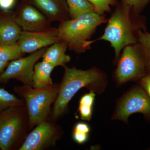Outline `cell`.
<instances>
[{
    "label": "cell",
    "instance_id": "6da1fadb",
    "mask_svg": "<svg viewBox=\"0 0 150 150\" xmlns=\"http://www.w3.org/2000/svg\"><path fill=\"white\" fill-rule=\"evenodd\" d=\"M64 68V73L49 118L55 122L66 113L69 103L81 89L85 88L99 95L105 91L108 83L107 75L97 67L87 70L66 66Z\"/></svg>",
    "mask_w": 150,
    "mask_h": 150
},
{
    "label": "cell",
    "instance_id": "7a4b0ae2",
    "mask_svg": "<svg viewBox=\"0 0 150 150\" xmlns=\"http://www.w3.org/2000/svg\"><path fill=\"white\" fill-rule=\"evenodd\" d=\"M105 29L103 35L96 40L87 42V46L95 41H108L115 51V62H118L121 51L126 46L138 43V33L144 27L137 23L136 13L129 6L122 2L116 6Z\"/></svg>",
    "mask_w": 150,
    "mask_h": 150
},
{
    "label": "cell",
    "instance_id": "3957f363",
    "mask_svg": "<svg viewBox=\"0 0 150 150\" xmlns=\"http://www.w3.org/2000/svg\"><path fill=\"white\" fill-rule=\"evenodd\" d=\"M108 20L104 15L92 12L60 22L58 28L60 41L64 42L71 51L84 52L89 49L87 43L97 28Z\"/></svg>",
    "mask_w": 150,
    "mask_h": 150
},
{
    "label": "cell",
    "instance_id": "277c9868",
    "mask_svg": "<svg viewBox=\"0 0 150 150\" xmlns=\"http://www.w3.org/2000/svg\"><path fill=\"white\" fill-rule=\"evenodd\" d=\"M59 88V83L42 88L23 85L14 87V91L25 103L29 116L30 131L39 123L49 119Z\"/></svg>",
    "mask_w": 150,
    "mask_h": 150
},
{
    "label": "cell",
    "instance_id": "5b68a950",
    "mask_svg": "<svg viewBox=\"0 0 150 150\" xmlns=\"http://www.w3.org/2000/svg\"><path fill=\"white\" fill-rule=\"evenodd\" d=\"M29 131L25 105L9 108L0 112V149L19 150Z\"/></svg>",
    "mask_w": 150,
    "mask_h": 150
},
{
    "label": "cell",
    "instance_id": "8992f818",
    "mask_svg": "<svg viewBox=\"0 0 150 150\" xmlns=\"http://www.w3.org/2000/svg\"><path fill=\"white\" fill-rule=\"evenodd\" d=\"M113 74L117 86L129 82L139 81L147 74L144 55L139 43L126 46L120 55Z\"/></svg>",
    "mask_w": 150,
    "mask_h": 150
},
{
    "label": "cell",
    "instance_id": "52a82bcc",
    "mask_svg": "<svg viewBox=\"0 0 150 150\" xmlns=\"http://www.w3.org/2000/svg\"><path fill=\"white\" fill-rule=\"evenodd\" d=\"M136 113H142L150 122V97L139 84L132 86L117 100L111 119L128 124L129 116Z\"/></svg>",
    "mask_w": 150,
    "mask_h": 150
},
{
    "label": "cell",
    "instance_id": "ba28073f",
    "mask_svg": "<svg viewBox=\"0 0 150 150\" xmlns=\"http://www.w3.org/2000/svg\"><path fill=\"white\" fill-rule=\"evenodd\" d=\"M31 131L19 150H44L53 147L64 134L61 126L49 119L39 123Z\"/></svg>",
    "mask_w": 150,
    "mask_h": 150
},
{
    "label": "cell",
    "instance_id": "9c48e42d",
    "mask_svg": "<svg viewBox=\"0 0 150 150\" xmlns=\"http://www.w3.org/2000/svg\"><path fill=\"white\" fill-rule=\"evenodd\" d=\"M46 49V48H41L29 56L21 57L8 63L6 70L0 74V83H6L10 80L14 79L23 85L32 86L34 67L42 58Z\"/></svg>",
    "mask_w": 150,
    "mask_h": 150
},
{
    "label": "cell",
    "instance_id": "30bf717a",
    "mask_svg": "<svg viewBox=\"0 0 150 150\" xmlns=\"http://www.w3.org/2000/svg\"><path fill=\"white\" fill-rule=\"evenodd\" d=\"M13 13L16 21L23 31H42L51 27V21L30 0H23Z\"/></svg>",
    "mask_w": 150,
    "mask_h": 150
},
{
    "label": "cell",
    "instance_id": "8fae6325",
    "mask_svg": "<svg viewBox=\"0 0 150 150\" xmlns=\"http://www.w3.org/2000/svg\"><path fill=\"white\" fill-rule=\"evenodd\" d=\"M60 41L58 28H49L42 31H22L18 43L23 54L31 53Z\"/></svg>",
    "mask_w": 150,
    "mask_h": 150
},
{
    "label": "cell",
    "instance_id": "7c38bea8",
    "mask_svg": "<svg viewBox=\"0 0 150 150\" xmlns=\"http://www.w3.org/2000/svg\"><path fill=\"white\" fill-rule=\"evenodd\" d=\"M51 22H60L70 19L66 0H30Z\"/></svg>",
    "mask_w": 150,
    "mask_h": 150
},
{
    "label": "cell",
    "instance_id": "4fadbf2b",
    "mask_svg": "<svg viewBox=\"0 0 150 150\" xmlns=\"http://www.w3.org/2000/svg\"><path fill=\"white\" fill-rule=\"evenodd\" d=\"M22 30L18 24L14 13L4 11L0 13V44H11L17 43Z\"/></svg>",
    "mask_w": 150,
    "mask_h": 150
},
{
    "label": "cell",
    "instance_id": "5bb4252c",
    "mask_svg": "<svg viewBox=\"0 0 150 150\" xmlns=\"http://www.w3.org/2000/svg\"><path fill=\"white\" fill-rule=\"evenodd\" d=\"M68 46L64 42L59 41L46 48L42 56L43 61L54 67H64L71 61V57L66 54Z\"/></svg>",
    "mask_w": 150,
    "mask_h": 150
},
{
    "label": "cell",
    "instance_id": "9a60e30c",
    "mask_svg": "<svg viewBox=\"0 0 150 150\" xmlns=\"http://www.w3.org/2000/svg\"><path fill=\"white\" fill-rule=\"evenodd\" d=\"M54 68L44 61L36 63L32 76L33 87L42 88L53 84L51 74Z\"/></svg>",
    "mask_w": 150,
    "mask_h": 150
},
{
    "label": "cell",
    "instance_id": "2e32d148",
    "mask_svg": "<svg viewBox=\"0 0 150 150\" xmlns=\"http://www.w3.org/2000/svg\"><path fill=\"white\" fill-rule=\"evenodd\" d=\"M71 19L90 13L95 12L94 7L87 0H66Z\"/></svg>",
    "mask_w": 150,
    "mask_h": 150
},
{
    "label": "cell",
    "instance_id": "e0dca14e",
    "mask_svg": "<svg viewBox=\"0 0 150 150\" xmlns=\"http://www.w3.org/2000/svg\"><path fill=\"white\" fill-rule=\"evenodd\" d=\"M96 94L90 91L81 97L79 102V110L81 119L84 121L91 120Z\"/></svg>",
    "mask_w": 150,
    "mask_h": 150
},
{
    "label": "cell",
    "instance_id": "ac0fdd59",
    "mask_svg": "<svg viewBox=\"0 0 150 150\" xmlns=\"http://www.w3.org/2000/svg\"><path fill=\"white\" fill-rule=\"evenodd\" d=\"M18 43L0 44V60L9 62L22 57L23 55Z\"/></svg>",
    "mask_w": 150,
    "mask_h": 150
},
{
    "label": "cell",
    "instance_id": "d6986e66",
    "mask_svg": "<svg viewBox=\"0 0 150 150\" xmlns=\"http://www.w3.org/2000/svg\"><path fill=\"white\" fill-rule=\"evenodd\" d=\"M24 105V100L18 98L4 88L0 87V112L10 107Z\"/></svg>",
    "mask_w": 150,
    "mask_h": 150
},
{
    "label": "cell",
    "instance_id": "ffe728a7",
    "mask_svg": "<svg viewBox=\"0 0 150 150\" xmlns=\"http://www.w3.org/2000/svg\"><path fill=\"white\" fill-rule=\"evenodd\" d=\"M90 126L86 122H79L74 126L72 133L73 139L79 144H85L88 140L90 134Z\"/></svg>",
    "mask_w": 150,
    "mask_h": 150
},
{
    "label": "cell",
    "instance_id": "44dd1931",
    "mask_svg": "<svg viewBox=\"0 0 150 150\" xmlns=\"http://www.w3.org/2000/svg\"><path fill=\"white\" fill-rule=\"evenodd\" d=\"M138 43L144 55L147 74L150 75V33L145 30H140L138 33Z\"/></svg>",
    "mask_w": 150,
    "mask_h": 150
},
{
    "label": "cell",
    "instance_id": "7402d4cb",
    "mask_svg": "<svg viewBox=\"0 0 150 150\" xmlns=\"http://www.w3.org/2000/svg\"><path fill=\"white\" fill-rule=\"evenodd\" d=\"M94 7L95 12L101 15L111 11V7L116 6L118 2L117 0H87Z\"/></svg>",
    "mask_w": 150,
    "mask_h": 150
},
{
    "label": "cell",
    "instance_id": "603a6c76",
    "mask_svg": "<svg viewBox=\"0 0 150 150\" xmlns=\"http://www.w3.org/2000/svg\"><path fill=\"white\" fill-rule=\"evenodd\" d=\"M150 0H121V2L129 6L136 13L139 14L149 2Z\"/></svg>",
    "mask_w": 150,
    "mask_h": 150
},
{
    "label": "cell",
    "instance_id": "cb8c5ba5",
    "mask_svg": "<svg viewBox=\"0 0 150 150\" xmlns=\"http://www.w3.org/2000/svg\"><path fill=\"white\" fill-rule=\"evenodd\" d=\"M139 84L150 97V75L143 77L139 81Z\"/></svg>",
    "mask_w": 150,
    "mask_h": 150
},
{
    "label": "cell",
    "instance_id": "d4e9b609",
    "mask_svg": "<svg viewBox=\"0 0 150 150\" xmlns=\"http://www.w3.org/2000/svg\"><path fill=\"white\" fill-rule=\"evenodd\" d=\"M16 3V0H0V9L4 11H9Z\"/></svg>",
    "mask_w": 150,
    "mask_h": 150
},
{
    "label": "cell",
    "instance_id": "484cf974",
    "mask_svg": "<svg viewBox=\"0 0 150 150\" xmlns=\"http://www.w3.org/2000/svg\"><path fill=\"white\" fill-rule=\"evenodd\" d=\"M8 64V62H3L0 60V74L4 71L5 69Z\"/></svg>",
    "mask_w": 150,
    "mask_h": 150
},
{
    "label": "cell",
    "instance_id": "4316f807",
    "mask_svg": "<svg viewBox=\"0 0 150 150\" xmlns=\"http://www.w3.org/2000/svg\"><path fill=\"white\" fill-rule=\"evenodd\" d=\"M117 1H119V0H117Z\"/></svg>",
    "mask_w": 150,
    "mask_h": 150
},
{
    "label": "cell",
    "instance_id": "83f0119b",
    "mask_svg": "<svg viewBox=\"0 0 150 150\" xmlns=\"http://www.w3.org/2000/svg\"><path fill=\"white\" fill-rule=\"evenodd\" d=\"M149 149L150 150V149Z\"/></svg>",
    "mask_w": 150,
    "mask_h": 150
}]
</instances>
